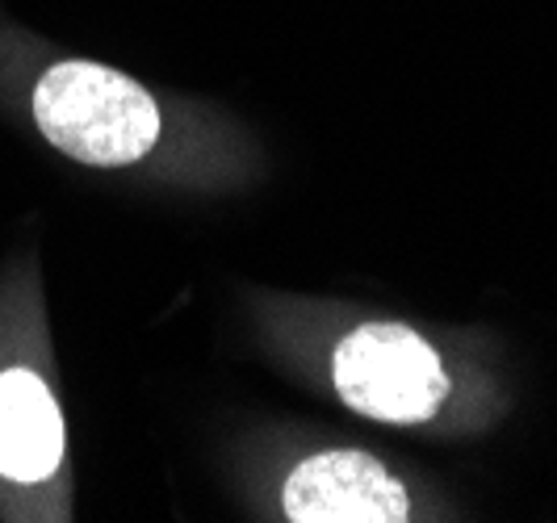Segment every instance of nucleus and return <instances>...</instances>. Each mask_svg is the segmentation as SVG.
Returning <instances> with one entry per match:
<instances>
[{"label":"nucleus","mask_w":557,"mask_h":523,"mask_svg":"<svg viewBox=\"0 0 557 523\" xmlns=\"http://www.w3.org/2000/svg\"><path fill=\"white\" fill-rule=\"evenodd\" d=\"M47 142L88 167H126L160 142V105L131 76L101 63H55L34 88Z\"/></svg>","instance_id":"obj_1"},{"label":"nucleus","mask_w":557,"mask_h":523,"mask_svg":"<svg viewBox=\"0 0 557 523\" xmlns=\"http://www.w3.org/2000/svg\"><path fill=\"white\" fill-rule=\"evenodd\" d=\"M332 386L348 411L416 427L445 407L448 373L441 352L403 323H361L335 344Z\"/></svg>","instance_id":"obj_2"},{"label":"nucleus","mask_w":557,"mask_h":523,"mask_svg":"<svg viewBox=\"0 0 557 523\" xmlns=\"http://www.w3.org/2000/svg\"><path fill=\"white\" fill-rule=\"evenodd\" d=\"M281 511L289 523H403L411 520V498L377 457L327 448L294 465Z\"/></svg>","instance_id":"obj_3"},{"label":"nucleus","mask_w":557,"mask_h":523,"mask_svg":"<svg viewBox=\"0 0 557 523\" xmlns=\"http://www.w3.org/2000/svg\"><path fill=\"white\" fill-rule=\"evenodd\" d=\"M63 461V414L29 369L0 373V473L42 482Z\"/></svg>","instance_id":"obj_4"}]
</instances>
